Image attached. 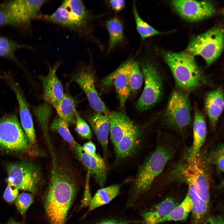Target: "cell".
<instances>
[{
	"label": "cell",
	"instance_id": "6da1fadb",
	"mask_svg": "<svg viewBox=\"0 0 224 224\" xmlns=\"http://www.w3.org/2000/svg\"><path fill=\"white\" fill-rule=\"evenodd\" d=\"M49 182L43 196L45 210L50 224H65L75 196L77 185L70 170L57 160L53 152Z\"/></svg>",
	"mask_w": 224,
	"mask_h": 224
},
{
	"label": "cell",
	"instance_id": "7a4b0ae2",
	"mask_svg": "<svg viewBox=\"0 0 224 224\" xmlns=\"http://www.w3.org/2000/svg\"><path fill=\"white\" fill-rule=\"evenodd\" d=\"M179 140L168 133L159 137L154 151L139 167L133 183V199L137 200L150 189L155 179L163 171L179 147Z\"/></svg>",
	"mask_w": 224,
	"mask_h": 224
},
{
	"label": "cell",
	"instance_id": "3957f363",
	"mask_svg": "<svg viewBox=\"0 0 224 224\" xmlns=\"http://www.w3.org/2000/svg\"><path fill=\"white\" fill-rule=\"evenodd\" d=\"M208 152L201 151L189 159L182 157L170 171L168 177L171 180L185 183L199 197L208 204L210 198V164Z\"/></svg>",
	"mask_w": 224,
	"mask_h": 224
},
{
	"label": "cell",
	"instance_id": "277c9868",
	"mask_svg": "<svg viewBox=\"0 0 224 224\" xmlns=\"http://www.w3.org/2000/svg\"><path fill=\"white\" fill-rule=\"evenodd\" d=\"M162 56L180 87L186 90H192L200 83L202 74L194 56L185 52H164L162 53Z\"/></svg>",
	"mask_w": 224,
	"mask_h": 224
},
{
	"label": "cell",
	"instance_id": "5b68a950",
	"mask_svg": "<svg viewBox=\"0 0 224 224\" xmlns=\"http://www.w3.org/2000/svg\"><path fill=\"white\" fill-rule=\"evenodd\" d=\"M223 44V29L216 26L194 38L185 52L193 56H201L209 66L221 55Z\"/></svg>",
	"mask_w": 224,
	"mask_h": 224
},
{
	"label": "cell",
	"instance_id": "8992f818",
	"mask_svg": "<svg viewBox=\"0 0 224 224\" xmlns=\"http://www.w3.org/2000/svg\"><path fill=\"white\" fill-rule=\"evenodd\" d=\"M30 144L17 116L14 114L0 118V152L18 153L25 152Z\"/></svg>",
	"mask_w": 224,
	"mask_h": 224
},
{
	"label": "cell",
	"instance_id": "52a82bcc",
	"mask_svg": "<svg viewBox=\"0 0 224 224\" xmlns=\"http://www.w3.org/2000/svg\"><path fill=\"white\" fill-rule=\"evenodd\" d=\"M7 183L19 190L36 192L42 180L39 167L30 161L10 163L6 166Z\"/></svg>",
	"mask_w": 224,
	"mask_h": 224
},
{
	"label": "cell",
	"instance_id": "ba28073f",
	"mask_svg": "<svg viewBox=\"0 0 224 224\" xmlns=\"http://www.w3.org/2000/svg\"><path fill=\"white\" fill-rule=\"evenodd\" d=\"M141 71L145 80L142 92L137 103L140 111L148 110L156 104L161 98L162 92L160 75L155 65L146 60L141 64Z\"/></svg>",
	"mask_w": 224,
	"mask_h": 224
},
{
	"label": "cell",
	"instance_id": "9c48e42d",
	"mask_svg": "<svg viewBox=\"0 0 224 224\" xmlns=\"http://www.w3.org/2000/svg\"><path fill=\"white\" fill-rule=\"evenodd\" d=\"M190 105L188 96L175 91L167 105L165 117L167 125L174 130L182 131L191 123Z\"/></svg>",
	"mask_w": 224,
	"mask_h": 224
},
{
	"label": "cell",
	"instance_id": "30bf717a",
	"mask_svg": "<svg viewBox=\"0 0 224 224\" xmlns=\"http://www.w3.org/2000/svg\"><path fill=\"white\" fill-rule=\"evenodd\" d=\"M47 0H11L2 3L8 12L10 25L22 26L35 19L39 18V13Z\"/></svg>",
	"mask_w": 224,
	"mask_h": 224
},
{
	"label": "cell",
	"instance_id": "8fae6325",
	"mask_svg": "<svg viewBox=\"0 0 224 224\" xmlns=\"http://www.w3.org/2000/svg\"><path fill=\"white\" fill-rule=\"evenodd\" d=\"M171 3L182 17L190 21L206 19L215 13L214 4L208 1L174 0Z\"/></svg>",
	"mask_w": 224,
	"mask_h": 224
},
{
	"label": "cell",
	"instance_id": "7c38bea8",
	"mask_svg": "<svg viewBox=\"0 0 224 224\" xmlns=\"http://www.w3.org/2000/svg\"><path fill=\"white\" fill-rule=\"evenodd\" d=\"M84 91L91 107L96 112L109 115L110 112L99 96L96 89L93 72L89 69H82L73 77Z\"/></svg>",
	"mask_w": 224,
	"mask_h": 224
},
{
	"label": "cell",
	"instance_id": "4fadbf2b",
	"mask_svg": "<svg viewBox=\"0 0 224 224\" xmlns=\"http://www.w3.org/2000/svg\"><path fill=\"white\" fill-rule=\"evenodd\" d=\"M133 61L130 59L125 61L102 82L106 86L114 84L122 107L124 106L131 92L128 77Z\"/></svg>",
	"mask_w": 224,
	"mask_h": 224
},
{
	"label": "cell",
	"instance_id": "5bb4252c",
	"mask_svg": "<svg viewBox=\"0 0 224 224\" xmlns=\"http://www.w3.org/2000/svg\"><path fill=\"white\" fill-rule=\"evenodd\" d=\"M73 152L90 175L94 177L100 187H103L107 179V169L102 158L99 155L94 156L90 154L78 143Z\"/></svg>",
	"mask_w": 224,
	"mask_h": 224
},
{
	"label": "cell",
	"instance_id": "9a60e30c",
	"mask_svg": "<svg viewBox=\"0 0 224 224\" xmlns=\"http://www.w3.org/2000/svg\"><path fill=\"white\" fill-rule=\"evenodd\" d=\"M11 88L16 96L19 104L21 124L30 145L35 144L36 136L32 117L23 93L19 85L11 77L7 75Z\"/></svg>",
	"mask_w": 224,
	"mask_h": 224
},
{
	"label": "cell",
	"instance_id": "2e32d148",
	"mask_svg": "<svg viewBox=\"0 0 224 224\" xmlns=\"http://www.w3.org/2000/svg\"><path fill=\"white\" fill-rule=\"evenodd\" d=\"M60 64V63L57 62L49 67L48 74L40 77L42 83L44 99L54 108L64 94L63 85L56 74Z\"/></svg>",
	"mask_w": 224,
	"mask_h": 224
},
{
	"label": "cell",
	"instance_id": "e0dca14e",
	"mask_svg": "<svg viewBox=\"0 0 224 224\" xmlns=\"http://www.w3.org/2000/svg\"><path fill=\"white\" fill-rule=\"evenodd\" d=\"M142 135L140 128L133 124L114 147L117 161L123 160L135 153L141 144Z\"/></svg>",
	"mask_w": 224,
	"mask_h": 224
},
{
	"label": "cell",
	"instance_id": "ac0fdd59",
	"mask_svg": "<svg viewBox=\"0 0 224 224\" xmlns=\"http://www.w3.org/2000/svg\"><path fill=\"white\" fill-rule=\"evenodd\" d=\"M193 129V142L184 152L182 157L185 159H189L196 156L202 150L206 140L207 128L205 117L198 109L195 111Z\"/></svg>",
	"mask_w": 224,
	"mask_h": 224
},
{
	"label": "cell",
	"instance_id": "d6986e66",
	"mask_svg": "<svg viewBox=\"0 0 224 224\" xmlns=\"http://www.w3.org/2000/svg\"><path fill=\"white\" fill-rule=\"evenodd\" d=\"M87 119L102 147L104 154L106 155L108 153L110 129L109 115L96 112L90 115Z\"/></svg>",
	"mask_w": 224,
	"mask_h": 224
},
{
	"label": "cell",
	"instance_id": "ffe728a7",
	"mask_svg": "<svg viewBox=\"0 0 224 224\" xmlns=\"http://www.w3.org/2000/svg\"><path fill=\"white\" fill-rule=\"evenodd\" d=\"M108 115L110 119V138L114 147L134 123L122 112H110Z\"/></svg>",
	"mask_w": 224,
	"mask_h": 224
},
{
	"label": "cell",
	"instance_id": "44dd1931",
	"mask_svg": "<svg viewBox=\"0 0 224 224\" xmlns=\"http://www.w3.org/2000/svg\"><path fill=\"white\" fill-rule=\"evenodd\" d=\"M205 108L212 128L216 127L224 108V95L222 89L218 88L210 92L205 101Z\"/></svg>",
	"mask_w": 224,
	"mask_h": 224
},
{
	"label": "cell",
	"instance_id": "7402d4cb",
	"mask_svg": "<svg viewBox=\"0 0 224 224\" xmlns=\"http://www.w3.org/2000/svg\"><path fill=\"white\" fill-rule=\"evenodd\" d=\"M172 197H167L152 209L143 212L142 216L146 224H159L160 220L177 205Z\"/></svg>",
	"mask_w": 224,
	"mask_h": 224
},
{
	"label": "cell",
	"instance_id": "603a6c76",
	"mask_svg": "<svg viewBox=\"0 0 224 224\" xmlns=\"http://www.w3.org/2000/svg\"><path fill=\"white\" fill-rule=\"evenodd\" d=\"M121 185L114 184L98 190L92 198L89 211L108 203L120 193Z\"/></svg>",
	"mask_w": 224,
	"mask_h": 224
},
{
	"label": "cell",
	"instance_id": "cb8c5ba5",
	"mask_svg": "<svg viewBox=\"0 0 224 224\" xmlns=\"http://www.w3.org/2000/svg\"><path fill=\"white\" fill-rule=\"evenodd\" d=\"M105 26L109 35L108 52L122 43L124 36L122 22L117 17H113L106 21Z\"/></svg>",
	"mask_w": 224,
	"mask_h": 224
},
{
	"label": "cell",
	"instance_id": "d4e9b609",
	"mask_svg": "<svg viewBox=\"0 0 224 224\" xmlns=\"http://www.w3.org/2000/svg\"><path fill=\"white\" fill-rule=\"evenodd\" d=\"M39 18L72 29H77L70 12L62 3L52 14H40Z\"/></svg>",
	"mask_w": 224,
	"mask_h": 224
},
{
	"label": "cell",
	"instance_id": "484cf974",
	"mask_svg": "<svg viewBox=\"0 0 224 224\" xmlns=\"http://www.w3.org/2000/svg\"><path fill=\"white\" fill-rule=\"evenodd\" d=\"M75 107L76 104L74 99L70 95L64 94L55 108L58 117L69 124L75 123Z\"/></svg>",
	"mask_w": 224,
	"mask_h": 224
},
{
	"label": "cell",
	"instance_id": "4316f807",
	"mask_svg": "<svg viewBox=\"0 0 224 224\" xmlns=\"http://www.w3.org/2000/svg\"><path fill=\"white\" fill-rule=\"evenodd\" d=\"M192 205V200L187 193L183 201L177 204L167 215L161 219L159 223L186 220L191 212Z\"/></svg>",
	"mask_w": 224,
	"mask_h": 224
},
{
	"label": "cell",
	"instance_id": "83f0119b",
	"mask_svg": "<svg viewBox=\"0 0 224 224\" xmlns=\"http://www.w3.org/2000/svg\"><path fill=\"white\" fill-rule=\"evenodd\" d=\"M62 3L71 13L76 22L81 27L91 17L81 0H66Z\"/></svg>",
	"mask_w": 224,
	"mask_h": 224
},
{
	"label": "cell",
	"instance_id": "f1b7e54d",
	"mask_svg": "<svg viewBox=\"0 0 224 224\" xmlns=\"http://www.w3.org/2000/svg\"><path fill=\"white\" fill-rule=\"evenodd\" d=\"M133 5V13L136 29L142 40L162 34V32L152 26L141 18L138 12L135 2H134Z\"/></svg>",
	"mask_w": 224,
	"mask_h": 224
},
{
	"label": "cell",
	"instance_id": "f546056e",
	"mask_svg": "<svg viewBox=\"0 0 224 224\" xmlns=\"http://www.w3.org/2000/svg\"><path fill=\"white\" fill-rule=\"evenodd\" d=\"M187 193L192 201V213L193 222L198 223L202 221L207 211L208 204L203 200L191 188L188 187Z\"/></svg>",
	"mask_w": 224,
	"mask_h": 224
},
{
	"label": "cell",
	"instance_id": "4dcf8cb0",
	"mask_svg": "<svg viewBox=\"0 0 224 224\" xmlns=\"http://www.w3.org/2000/svg\"><path fill=\"white\" fill-rule=\"evenodd\" d=\"M50 128L57 132L68 143L74 151L78 143L71 133L68 124L58 117H56L51 124Z\"/></svg>",
	"mask_w": 224,
	"mask_h": 224
},
{
	"label": "cell",
	"instance_id": "1f68e13d",
	"mask_svg": "<svg viewBox=\"0 0 224 224\" xmlns=\"http://www.w3.org/2000/svg\"><path fill=\"white\" fill-rule=\"evenodd\" d=\"M224 144L221 142L214 145L208 152V162L215 166L219 174H222L224 172Z\"/></svg>",
	"mask_w": 224,
	"mask_h": 224
},
{
	"label": "cell",
	"instance_id": "d6a6232c",
	"mask_svg": "<svg viewBox=\"0 0 224 224\" xmlns=\"http://www.w3.org/2000/svg\"><path fill=\"white\" fill-rule=\"evenodd\" d=\"M21 48L30 49L31 47L0 36V56L10 59L19 63L15 53L17 49Z\"/></svg>",
	"mask_w": 224,
	"mask_h": 224
},
{
	"label": "cell",
	"instance_id": "836d02e7",
	"mask_svg": "<svg viewBox=\"0 0 224 224\" xmlns=\"http://www.w3.org/2000/svg\"><path fill=\"white\" fill-rule=\"evenodd\" d=\"M143 77L138 63L133 61L128 77V82L131 91H136L141 87L143 82Z\"/></svg>",
	"mask_w": 224,
	"mask_h": 224
},
{
	"label": "cell",
	"instance_id": "e575fe53",
	"mask_svg": "<svg viewBox=\"0 0 224 224\" xmlns=\"http://www.w3.org/2000/svg\"><path fill=\"white\" fill-rule=\"evenodd\" d=\"M34 201V198L32 194L23 193L18 195L15 201V203L19 212L23 216Z\"/></svg>",
	"mask_w": 224,
	"mask_h": 224
},
{
	"label": "cell",
	"instance_id": "d590c367",
	"mask_svg": "<svg viewBox=\"0 0 224 224\" xmlns=\"http://www.w3.org/2000/svg\"><path fill=\"white\" fill-rule=\"evenodd\" d=\"M75 113L76 131L82 138L85 139H90L92 137V131L90 127L81 117L76 110Z\"/></svg>",
	"mask_w": 224,
	"mask_h": 224
},
{
	"label": "cell",
	"instance_id": "8d00e7d4",
	"mask_svg": "<svg viewBox=\"0 0 224 224\" xmlns=\"http://www.w3.org/2000/svg\"><path fill=\"white\" fill-rule=\"evenodd\" d=\"M7 186L3 194L5 200L9 203L15 201L19 195V189L11 184L7 183Z\"/></svg>",
	"mask_w": 224,
	"mask_h": 224
},
{
	"label": "cell",
	"instance_id": "74e56055",
	"mask_svg": "<svg viewBox=\"0 0 224 224\" xmlns=\"http://www.w3.org/2000/svg\"><path fill=\"white\" fill-rule=\"evenodd\" d=\"M90 176L89 172L87 171L86 178L83 198L80 206L81 208L89 206L92 200V197L90 191L89 185Z\"/></svg>",
	"mask_w": 224,
	"mask_h": 224
},
{
	"label": "cell",
	"instance_id": "f35d334b",
	"mask_svg": "<svg viewBox=\"0 0 224 224\" xmlns=\"http://www.w3.org/2000/svg\"><path fill=\"white\" fill-rule=\"evenodd\" d=\"M10 25L8 12L3 4H0V26Z\"/></svg>",
	"mask_w": 224,
	"mask_h": 224
},
{
	"label": "cell",
	"instance_id": "ab89813d",
	"mask_svg": "<svg viewBox=\"0 0 224 224\" xmlns=\"http://www.w3.org/2000/svg\"><path fill=\"white\" fill-rule=\"evenodd\" d=\"M109 3L112 9L116 12L122 10L125 7V1L123 0H112Z\"/></svg>",
	"mask_w": 224,
	"mask_h": 224
},
{
	"label": "cell",
	"instance_id": "60d3db41",
	"mask_svg": "<svg viewBox=\"0 0 224 224\" xmlns=\"http://www.w3.org/2000/svg\"><path fill=\"white\" fill-rule=\"evenodd\" d=\"M224 220L222 215L213 216L208 217L203 224H224Z\"/></svg>",
	"mask_w": 224,
	"mask_h": 224
},
{
	"label": "cell",
	"instance_id": "b9f144b4",
	"mask_svg": "<svg viewBox=\"0 0 224 224\" xmlns=\"http://www.w3.org/2000/svg\"><path fill=\"white\" fill-rule=\"evenodd\" d=\"M82 146L85 150L91 155L94 156L99 155L96 153V149L95 144L91 141L86 142Z\"/></svg>",
	"mask_w": 224,
	"mask_h": 224
},
{
	"label": "cell",
	"instance_id": "7bdbcfd3",
	"mask_svg": "<svg viewBox=\"0 0 224 224\" xmlns=\"http://www.w3.org/2000/svg\"><path fill=\"white\" fill-rule=\"evenodd\" d=\"M130 222V221L108 219L102 221L96 224H129Z\"/></svg>",
	"mask_w": 224,
	"mask_h": 224
},
{
	"label": "cell",
	"instance_id": "ee69618b",
	"mask_svg": "<svg viewBox=\"0 0 224 224\" xmlns=\"http://www.w3.org/2000/svg\"><path fill=\"white\" fill-rule=\"evenodd\" d=\"M6 224H22L15 220L11 219Z\"/></svg>",
	"mask_w": 224,
	"mask_h": 224
},
{
	"label": "cell",
	"instance_id": "f6af8a7d",
	"mask_svg": "<svg viewBox=\"0 0 224 224\" xmlns=\"http://www.w3.org/2000/svg\"><path fill=\"white\" fill-rule=\"evenodd\" d=\"M146 224L144 223V224Z\"/></svg>",
	"mask_w": 224,
	"mask_h": 224
}]
</instances>
